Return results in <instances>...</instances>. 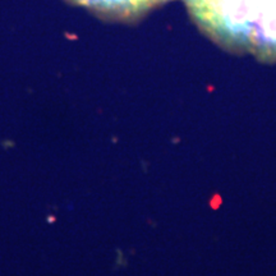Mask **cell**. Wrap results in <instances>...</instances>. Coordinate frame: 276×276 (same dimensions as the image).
I'll return each instance as SVG.
<instances>
[{"mask_svg": "<svg viewBox=\"0 0 276 276\" xmlns=\"http://www.w3.org/2000/svg\"><path fill=\"white\" fill-rule=\"evenodd\" d=\"M265 0H184L193 22L208 39L235 54H248Z\"/></svg>", "mask_w": 276, "mask_h": 276, "instance_id": "6da1fadb", "label": "cell"}, {"mask_svg": "<svg viewBox=\"0 0 276 276\" xmlns=\"http://www.w3.org/2000/svg\"><path fill=\"white\" fill-rule=\"evenodd\" d=\"M109 21L134 22L169 0H69Z\"/></svg>", "mask_w": 276, "mask_h": 276, "instance_id": "7a4b0ae2", "label": "cell"}, {"mask_svg": "<svg viewBox=\"0 0 276 276\" xmlns=\"http://www.w3.org/2000/svg\"><path fill=\"white\" fill-rule=\"evenodd\" d=\"M248 54L263 63L276 61V0H265L252 33Z\"/></svg>", "mask_w": 276, "mask_h": 276, "instance_id": "3957f363", "label": "cell"}]
</instances>
